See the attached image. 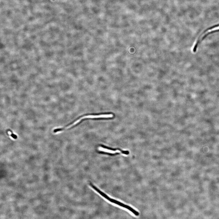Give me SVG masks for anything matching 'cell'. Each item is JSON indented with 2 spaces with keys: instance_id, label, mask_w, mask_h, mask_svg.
<instances>
[{
  "instance_id": "obj_1",
  "label": "cell",
  "mask_w": 219,
  "mask_h": 219,
  "mask_svg": "<svg viewBox=\"0 0 219 219\" xmlns=\"http://www.w3.org/2000/svg\"><path fill=\"white\" fill-rule=\"evenodd\" d=\"M90 185L91 186V187H92L94 190H95L100 195H101L103 197L106 199L107 200L111 202L112 203H113L114 204H115L116 205H119V206L123 207L124 208L127 209L128 210H129L131 212H132V213H133V214H135V215H136V216H138L139 215V213L138 212L135 211V210L133 209V208H132V207H131L130 206H128V205L123 204V203L121 202L118 201L116 200H115L113 199H112L110 198V197H109L108 195H106L104 193L102 192L101 190L98 189V188H97V187H96L92 183H90Z\"/></svg>"
},
{
  "instance_id": "obj_2",
  "label": "cell",
  "mask_w": 219,
  "mask_h": 219,
  "mask_svg": "<svg viewBox=\"0 0 219 219\" xmlns=\"http://www.w3.org/2000/svg\"><path fill=\"white\" fill-rule=\"evenodd\" d=\"M113 117V115L112 114L108 115H89L85 116L82 117V118H80L78 120L75 122L71 124L68 126L64 128H57L55 129L53 131L54 133H56L58 132L62 131L71 128L73 126H75L78 123L80 122L81 120L83 119H85L86 118H111Z\"/></svg>"
},
{
  "instance_id": "obj_3",
  "label": "cell",
  "mask_w": 219,
  "mask_h": 219,
  "mask_svg": "<svg viewBox=\"0 0 219 219\" xmlns=\"http://www.w3.org/2000/svg\"><path fill=\"white\" fill-rule=\"evenodd\" d=\"M99 150L106 153H110L111 154H120V152H121L122 154L126 155L129 154V152L128 151H123L122 150H110L108 149L102 147H99L98 148Z\"/></svg>"
},
{
  "instance_id": "obj_4",
  "label": "cell",
  "mask_w": 219,
  "mask_h": 219,
  "mask_svg": "<svg viewBox=\"0 0 219 219\" xmlns=\"http://www.w3.org/2000/svg\"><path fill=\"white\" fill-rule=\"evenodd\" d=\"M8 131H9L11 132V134L10 135V136H11V137H12L14 139H16L17 138V135H14V134L13 133V132H12V131L9 129L8 130Z\"/></svg>"
}]
</instances>
